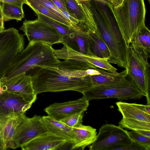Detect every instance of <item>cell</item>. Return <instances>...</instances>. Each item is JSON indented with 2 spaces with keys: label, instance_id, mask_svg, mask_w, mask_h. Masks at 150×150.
Masks as SVG:
<instances>
[{
  "label": "cell",
  "instance_id": "cell-1",
  "mask_svg": "<svg viewBox=\"0 0 150 150\" xmlns=\"http://www.w3.org/2000/svg\"><path fill=\"white\" fill-rule=\"evenodd\" d=\"M86 3L109 49V62L125 69L129 47L116 21L112 4L108 0H92Z\"/></svg>",
  "mask_w": 150,
  "mask_h": 150
},
{
  "label": "cell",
  "instance_id": "cell-2",
  "mask_svg": "<svg viewBox=\"0 0 150 150\" xmlns=\"http://www.w3.org/2000/svg\"><path fill=\"white\" fill-rule=\"evenodd\" d=\"M31 78L35 94L68 91L82 94L93 87L86 76L76 77L65 76L50 66H38L25 72Z\"/></svg>",
  "mask_w": 150,
  "mask_h": 150
},
{
  "label": "cell",
  "instance_id": "cell-3",
  "mask_svg": "<svg viewBox=\"0 0 150 150\" xmlns=\"http://www.w3.org/2000/svg\"><path fill=\"white\" fill-rule=\"evenodd\" d=\"M52 45L40 41L29 42L12 62L0 81H5L25 73L35 66H49L60 62L54 55Z\"/></svg>",
  "mask_w": 150,
  "mask_h": 150
},
{
  "label": "cell",
  "instance_id": "cell-4",
  "mask_svg": "<svg viewBox=\"0 0 150 150\" xmlns=\"http://www.w3.org/2000/svg\"><path fill=\"white\" fill-rule=\"evenodd\" d=\"M113 13L122 35L129 47L136 32L145 24L144 0H122L113 6Z\"/></svg>",
  "mask_w": 150,
  "mask_h": 150
},
{
  "label": "cell",
  "instance_id": "cell-5",
  "mask_svg": "<svg viewBox=\"0 0 150 150\" xmlns=\"http://www.w3.org/2000/svg\"><path fill=\"white\" fill-rule=\"evenodd\" d=\"M82 94L89 101L109 98L139 99L144 96L128 74L115 83L93 86Z\"/></svg>",
  "mask_w": 150,
  "mask_h": 150
},
{
  "label": "cell",
  "instance_id": "cell-6",
  "mask_svg": "<svg viewBox=\"0 0 150 150\" xmlns=\"http://www.w3.org/2000/svg\"><path fill=\"white\" fill-rule=\"evenodd\" d=\"M149 57L142 52L129 47L125 69L127 74L139 90L146 97L150 105V65Z\"/></svg>",
  "mask_w": 150,
  "mask_h": 150
},
{
  "label": "cell",
  "instance_id": "cell-7",
  "mask_svg": "<svg viewBox=\"0 0 150 150\" xmlns=\"http://www.w3.org/2000/svg\"><path fill=\"white\" fill-rule=\"evenodd\" d=\"M116 104L122 116L119 126L132 130L150 131V105L123 102Z\"/></svg>",
  "mask_w": 150,
  "mask_h": 150
},
{
  "label": "cell",
  "instance_id": "cell-8",
  "mask_svg": "<svg viewBox=\"0 0 150 150\" xmlns=\"http://www.w3.org/2000/svg\"><path fill=\"white\" fill-rule=\"evenodd\" d=\"M24 35L13 28L0 32V81L13 60L24 49Z\"/></svg>",
  "mask_w": 150,
  "mask_h": 150
},
{
  "label": "cell",
  "instance_id": "cell-9",
  "mask_svg": "<svg viewBox=\"0 0 150 150\" xmlns=\"http://www.w3.org/2000/svg\"><path fill=\"white\" fill-rule=\"evenodd\" d=\"M132 142L127 131L120 126L106 124L100 129L95 141L89 146L90 150H117Z\"/></svg>",
  "mask_w": 150,
  "mask_h": 150
},
{
  "label": "cell",
  "instance_id": "cell-10",
  "mask_svg": "<svg viewBox=\"0 0 150 150\" xmlns=\"http://www.w3.org/2000/svg\"><path fill=\"white\" fill-rule=\"evenodd\" d=\"M20 29L29 42L40 41L52 45L63 41V37L56 29L38 18L34 20L25 19Z\"/></svg>",
  "mask_w": 150,
  "mask_h": 150
},
{
  "label": "cell",
  "instance_id": "cell-11",
  "mask_svg": "<svg viewBox=\"0 0 150 150\" xmlns=\"http://www.w3.org/2000/svg\"><path fill=\"white\" fill-rule=\"evenodd\" d=\"M85 21L83 23L87 35L89 49L93 55L102 58H108L110 52L88 6L83 8Z\"/></svg>",
  "mask_w": 150,
  "mask_h": 150
},
{
  "label": "cell",
  "instance_id": "cell-12",
  "mask_svg": "<svg viewBox=\"0 0 150 150\" xmlns=\"http://www.w3.org/2000/svg\"><path fill=\"white\" fill-rule=\"evenodd\" d=\"M47 132L42 117L35 115L29 118L24 115L15 132L14 141L16 148Z\"/></svg>",
  "mask_w": 150,
  "mask_h": 150
},
{
  "label": "cell",
  "instance_id": "cell-13",
  "mask_svg": "<svg viewBox=\"0 0 150 150\" xmlns=\"http://www.w3.org/2000/svg\"><path fill=\"white\" fill-rule=\"evenodd\" d=\"M0 89L19 95L26 101L33 103L37 99L31 76L25 73L5 81H0Z\"/></svg>",
  "mask_w": 150,
  "mask_h": 150
},
{
  "label": "cell",
  "instance_id": "cell-14",
  "mask_svg": "<svg viewBox=\"0 0 150 150\" xmlns=\"http://www.w3.org/2000/svg\"><path fill=\"white\" fill-rule=\"evenodd\" d=\"M89 105V101L83 96L76 100L63 103H55L44 109L49 116L61 121L74 114L84 112L86 110Z\"/></svg>",
  "mask_w": 150,
  "mask_h": 150
},
{
  "label": "cell",
  "instance_id": "cell-15",
  "mask_svg": "<svg viewBox=\"0 0 150 150\" xmlns=\"http://www.w3.org/2000/svg\"><path fill=\"white\" fill-rule=\"evenodd\" d=\"M32 104L19 95L0 89V116L25 114Z\"/></svg>",
  "mask_w": 150,
  "mask_h": 150
},
{
  "label": "cell",
  "instance_id": "cell-16",
  "mask_svg": "<svg viewBox=\"0 0 150 150\" xmlns=\"http://www.w3.org/2000/svg\"><path fill=\"white\" fill-rule=\"evenodd\" d=\"M59 49H54L53 53L58 59H72L87 63L96 67L108 70L110 67L108 58H102L94 55L82 53L75 50L65 43Z\"/></svg>",
  "mask_w": 150,
  "mask_h": 150
},
{
  "label": "cell",
  "instance_id": "cell-17",
  "mask_svg": "<svg viewBox=\"0 0 150 150\" xmlns=\"http://www.w3.org/2000/svg\"><path fill=\"white\" fill-rule=\"evenodd\" d=\"M66 143L65 139L47 132L33 139L21 147L23 150H59Z\"/></svg>",
  "mask_w": 150,
  "mask_h": 150
},
{
  "label": "cell",
  "instance_id": "cell-18",
  "mask_svg": "<svg viewBox=\"0 0 150 150\" xmlns=\"http://www.w3.org/2000/svg\"><path fill=\"white\" fill-rule=\"evenodd\" d=\"M25 115L0 116V139L6 149L16 148L14 141L16 127Z\"/></svg>",
  "mask_w": 150,
  "mask_h": 150
},
{
  "label": "cell",
  "instance_id": "cell-19",
  "mask_svg": "<svg viewBox=\"0 0 150 150\" xmlns=\"http://www.w3.org/2000/svg\"><path fill=\"white\" fill-rule=\"evenodd\" d=\"M42 118L47 132L66 140L71 149L75 139L72 128L48 115L43 116Z\"/></svg>",
  "mask_w": 150,
  "mask_h": 150
},
{
  "label": "cell",
  "instance_id": "cell-20",
  "mask_svg": "<svg viewBox=\"0 0 150 150\" xmlns=\"http://www.w3.org/2000/svg\"><path fill=\"white\" fill-rule=\"evenodd\" d=\"M72 128L75 139L72 145L71 150H83L86 146L93 143L96 139V129L90 126L81 124Z\"/></svg>",
  "mask_w": 150,
  "mask_h": 150
},
{
  "label": "cell",
  "instance_id": "cell-21",
  "mask_svg": "<svg viewBox=\"0 0 150 150\" xmlns=\"http://www.w3.org/2000/svg\"><path fill=\"white\" fill-rule=\"evenodd\" d=\"M69 28L70 33L68 36L63 38L62 43L67 44L75 43L77 48V51L83 54L93 55L89 49L86 30L81 28L78 29Z\"/></svg>",
  "mask_w": 150,
  "mask_h": 150
},
{
  "label": "cell",
  "instance_id": "cell-22",
  "mask_svg": "<svg viewBox=\"0 0 150 150\" xmlns=\"http://www.w3.org/2000/svg\"><path fill=\"white\" fill-rule=\"evenodd\" d=\"M129 46L150 58V31L145 24L141 27L135 33Z\"/></svg>",
  "mask_w": 150,
  "mask_h": 150
},
{
  "label": "cell",
  "instance_id": "cell-23",
  "mask_svg": "<svg viewBox=\"0 0 150 150\" xmlns=\"http://www.w3.org/2000/svg\"><path fill=\"white\" fill-rule=\"evenodd\" d=\"M24 4H26L33 11H37L69 28L76 29L71 23L62 19L50 10L40 4L35 0H24Z\"/></svg>",
  "mask_w": 150,
  "mask_h": 150
},
{
  "label": "cell",
  "instance_id": "cell-24",
  "mask_svg": "<svg viewBox=\"0 0 150 150\" xmlns=\"http://www.w3.org/2000/svg\"><path fill=\"white\" fill-rule=\"evenodd\" d=\"M1 3L4 21H7L16 20L18 22L24 18L23 8L8 3L1 2Z\"/></svg>",
  "mask_w": 150,
  "mask_h": 150
},
{
  "label": "cell",
  "instance_id": "cell-25",
  "mask_svg": "<svg viewBox=\"0 0 150 150\" xmlns=\"http://www.w3.org/2000/svg\"><path fill=\"white\" fill-rule=\"evenodd\" d=\"M66 2L67 11L79 21V24L84 23L85 21V16L80 5L75 0H66Z\"/></svg>",
  "mask_w": 150,
  "mask_h": 150
},
{
  "label": "cell",
  "instance_id": "cell-26",
  "mask_svg": "<svg viewBox=\"0 0 150 150\" xmlns=\"http://www.w3.org/2000/svg\"><path fill=\"white\" fill-rule=\"evenodd\" d=\"M38 18L56 29L63 38L68 36L70 33L69 28L57 22L37 11H34Z\"/></svg>",
  "mask_w": 150,
  "mask_h": 150
},
{
  "label": "cell",
  "instance_id": "cell-27",
  "mask_svg": "<svg viewBox=\"0 0 150 150\" xmlns=\"http://www.w3.org/2000/svg\"><path fill=\"white\" fill-rule=\"evenodd\" d=\"M127 134L132 141L141 145L148 150H150V137L142 135L136 131H127Z\"/></svg>",
  "mask_w": 150,
  "mask_h": 150
},
{
  "label": "cell",
  "instance_id": "cell-28",
  "mask_svg": "<svg viewBox=\"0 0 150 150\" xmlns=\"http://www.w3.org/2000/svg\"><path fill=\"white\" fill-rule=\"evenodd\" d=\"M83 112H81L74 114L60 121L71 128L77 127L82 124Z\"/></svg>",
  "mask_w": 150,
  "mask_h": 150
},
{
  "label": "cell",
  "instance_id": "cell-29",
  "mask_svg": "<svg viewBox=\"0 0 150 150\" xmlns=\"http://www.w3.org/2000/svg\"><path fill=\"white\" fill-rule=\"evenodd\" d=\"M35 0L51 11L53 13L58 16L62 19L71 23L64 16L61 11L57 7L52 0ZM74 27L76 28V27ZM77 28V27H76V28Z\"/></svg>",
  "mask_w": 150,
  "mask_h": 150
},
{
  "label": "cell",
  "instance_id": "cell-30",
  "mask_svg": "<svg viewBox=\"0 0 150 150\" xmlns=\"http://www.w3.org/2000/svg\"><path fill=\"white\" fill-rule=\"evenodd\" d=\"M148 150L144 146L132 141L130 144L118 148L117 150Z\"/></svg>",
  "mask_w": 150,
  "mask_h": 150
},
{
  "label": "cell",
  "instance_id": "cell-31",
  "mask_svg": "<svg viewBox=\"0 0 150 150\" xmlns=\"http://www.w3.org/2000/svg\"><path fill=\"white\" fill-rule=\"evenodd\" d=\"M64 16L76 27H78L79 23V21L72 16L66 10H63L61 11Z\"/></svg>",
  "mask_w": 150,
  "mask_h": 150
},
{
  "label": "cell",
  "instance_id": "cell-32",
  "mask_svg": "<svg viewBox=\"0 0 150 150\" xmlns=\"http://www.w3.org/2000/svg\"><path fill=\"white\" fill-rule=\"evenodd\" d=\"M52 1L61 11L63 10L67 11L66 0H52Z\"/></svg>",
  "mask_w": 150,
  "mask_h": 150
},
{
  "label": "cell",
  "instance_id": "cell-33",
  "mask_svg": "<svg viewBox=\"0 0 150 150\" xmlns=\"http://www.w3.org/2000/svg\"><path fill=\"white\" fill-rule=\"evenodd\" d=\"M24 0H0L1 2H5L15 5L23 8Z\"/></svg>",
  "mask_w": 150,
  "mask_h": 150
},
{
  "label": "cell",
  "instance_id": "cell-34",
  "mask_svg": "<svg viewBox=\"0 0 150 150\" xmlns=\"http://www.w3.org/2000/svg\"><path fill=\"white\" fill-rule=\"evenodd\" d=\"M135 131L142 135L150 137V131L141 129Z\"/></svg>",
  "mask_w": 150,
  "mask_h": 150
},
{
  "label": "cell",
  "instance_id": "cell-35",
  "mask_svg": "<svg viewBox=\"0 0 150 150\" xmlns=\"http://www.w3.org/2000/svg\"><path fill=\"white\" fill-rule=\"evenodd\" d=\"M6 149L4 143L0 139V150H6Z\"/></svg>",
  "mask_w": 150,
  "mask_h": 150
},
{
  "label": "cell",
  "instance_id": "cell-36",
  "mask_svg": "<svg viewBox=\"0 0 150 150\" xmlns=\"http://www.w3.org/2000/svg\"><path fill=\"white\" fill-rule=\"evenodd\" d=\"M4 21H0V32L4 30Z\"/></svg>",
  "mask_w": 150,
  "mask_h": 150
},
{
  "label": "cell",
  "instance_id": "cell-37",
  "mask_svg": "<svg viewBox=\"0 0 150 150\" xmlns=\"http://www.w3.org/2000/svg\"><path fill=\"white\" fill-rule=\"evenodd\" d=\"M4 21L3 16L1 8V3L0 2V21Z\"/></svg>",
  "mask_w": 150,
  "mask_h": 150
},
{
  "label": "cell",
  "instance_id": "cell-38",
  "mask_svg": "<svg viewBox=\"0 0 150 150\" xmlns=\"http://www.w3.org/2000/svg\"><path fill=\"white\" fill-rule=\"evenodd\" d=\"M78 3L80 1H91L92 0H75Z\"/></svg>",
  "mask_w": 150,
  "mask_h": 150
},
{
  "label": "cell",
  "instance_id": "cell-39",
  "mask_svg": "<svg viewBox=\"0 0 150 150\" xmlns=\"http://www.w3.org/2000/svg\"><path fill=\"white\" fill-rule=\"evenodd\" d=\"M81 1H80V2H79V4H80V2H81ZM81 25H82V24H81Z\"/></svg>",
  "mask_w": 150,
  "mask_h": 150
},
{
  "label": "cell",
  "instance_id": "cell-40",
  "mask_svg": "<svg viewBox=\"0 0 150 150\" xmlns=\"http://www.w3.org/2000/svg\"><path fill=\"white\" fill-rule=\"evenodd\" d=\"M149 1V3L150 2V0H148Z\"/></svg>",
  "mask_w": 150,
  "mask_h": 150
},
{
  "label": "cell",
  "instance_id": "cell-41",
  "mask_svg": "<svg viewBox=\"0 0 150 150\" xmlns=\"http://www.w3.org/2000/svg\"></svg>",
  "mask_w": 150,
  "mask_h": 150
}]
</instances>
